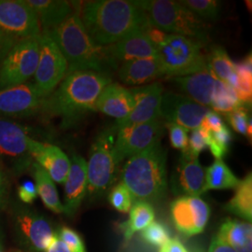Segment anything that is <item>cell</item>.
Listing matches in <instances>:
<instances>
[{
	"label": "cell",
	"instance_id": "d6986e66",
	"mask_svg": "<svg viewBox=\"0 0 252 252\" xmlns=\"http://www.w3.org/2000/svg\"><path fill=\"white\" fill-rule=\"evenodd\" d=\"M29 153L54 182L63 184L70 169V159L63 151L55 145L44 143L29 138Z\"/></svg>",
	"mask_w": 252,
	"mask_h": 252
},
{
	"label": "cell",
	"instance_id": "2e32d148",
	"mask_svg": "<svg viewBox=\"0 0 252 252\" xmlns=\"http://www.w3.org/2000/svg\"><path fill=\"white\" fill-rule=\"evenodd\" d=\"M210 108L202 106L182 94L163 93L161 118L166 124H175L186 130L197 129Z\"/></svg>",
	"mask_w": 252,
	"mask_h": 252
},
{
	"label": "cell",
	"instance_id": "d590c367",
	"mask_svg": "<svg viewBox=\"0 0 252 252\" xmlns=\"http://www.w3.org/2000/svg\"><path fill=\"white\" fill-rule=\"evenodd\" d=\"M140 237L145 243L160 248L170 239V234L166 226L162 222L153 220L140 232Z\"/></svg>",
	"mask_w": 252,
	"mask_h": 252
},
{
	"label": "cell",
	"instance_id": "bcb514c9",
	"mask_svg": "<svg viewBox=\"0 0 252 252\" xmlns=\"http://www.w3.org/2000/svg\"><path fill=\"white\" fill-rule=\"evenodd\" d=\"M9 193V177L3 164L0 163V208L7 203Z\"/></svg>",
	"mask_w": 252,
	"mask_h": 252
},
{
	"label": "cell",
	"instance_id": "b9f144b4",
	"mask_svg": "<svg viewBox=\"0 0 252 252\" xmlns=\"http://www.w3.org/2000/svg\"><path fill=\"white\" fill-rule=\"evenodd\" d=\"M37 195L38 194L35 182L27 180L19 186L18 196L23 203L27 205L32 204L36 200Z\"/></svg>",
	"mask_w": 252,
	"mask_h": 252
},
{
	"label": "cell",
	"instance_id": "ac0fdd59",
	"mask_svg": "<svg viewBox=\"0 0 252 252\" xmlns=\"http://www.w3.org/2000/svg\"><path fill=\"white\" fill-rule=\"evenodd\" d=\"M173 192L180 196H200L207 191L206 171L198 156L183 151L171 179Z\"/></svg>",
	"mask_w": 252,
	"mask_h": 252
},
{
	"label": "cell",
	"instance_id": "ee69618b",
	"mask_svg": "<svg viewBox=\"0 0 252 252\" xmlns=\"http://www.w3.org/2000/svg\"><path fill=\"white\" fill-rule=\"evenodd\" d=\"M18 41L0 28V63Z\"/></svg>",
	"mask_w": 252,
	"mask_h": 252
},
{
	"label": "cell",
	"instance_id": "4316f807",
	"mask_svg": "<svg viewBox=\"0 0 252 252\" xmlns=\"http://www.w3.org/2000/svg\"><path fill=\"white\" fill-rule=\"evenodd\" d=\"M30 168L35 180L37 194L45 207L54 213H63V204L59 197L54 180L36 162H32Z\"/></svg>",
	"mask_w": 252,
	"mask_h": 252
},
{
	"label": "cell",
	"instance_id": "f907efd6",
	"mask_svg": "<svg viewBox=\"0 0 252 252\" xmlns=\"http://www.w3.org/2000/svg\"><path fill=\"white\" fill-rule=\"evenodd\" d=\"M0 247H2V242H1V236H0Z\"/></svg>",
	"mask_w": 252,
	"mask_h": 252
},
{
	"label": "cell",
	"instance_id": "7bdbcfd3",
	"mask_svg": "<svg viewBox=\"0 0 252 252\" xmlns=\"http://www.w3.org/2000/svg\"><path fill=\"white\" fill-rule=\"evenodd\" d=\"M223 125L224 124L220 114L215 111L210 110L206 115V117L204 118L200 128L204 129L208 133H216L222 128Z\"/></svg>",
	"mask_w": 252,
	"mask_h": 252
},
{
	"label": "cell",
	"instance_id": "603a6c76",
	"mask_svg": "<svg viewBox=\"0 0 252 252\" xmlns=\"http://www.w3.org/2000/svg\"><path fill=\"white\" fill-rule=\"evenodd\" d=\"M34 9L39 21L41 33L47 32L59 26L62 22L78 12L80 4L64 0H25Z\"/></svg>",
	"mask_w": 252,
	"mask_h": 252
},
{
	"label": "cell",
	"instance_id": "9c48e42d",
	"mask_svg": "<svg viewBox=\"0 0 252 252\" xmlns=\"http://www.w3.org/2000/svg\"><path fill=\"white\" fill-rule=\"evenodd\" d=\"M39 59L34 75V84L42 97L54 92L67 74V63L54 39L41 33Z\"/></svg>",
	"mask_w": 252,
	"mask_h": 252
},
{
	"label": "cell",
	"instance_id": "5b68a950",
	"mask_svg": "<svg viewBox=\"0 0 252 252\" xmlns=\"http://www.w3.org/2000/svg\"><path fill=\"white\" fill-rule=\"evenodd\" d=\"M135 5L145 11L150 25L167 34L186 36L205 46L209 40L210 26L179 1L138 0Z\"/></svg>",
	"mask_w": 252,
	"mask_h": 252
},
{
	"label": "cell",
	"instance_id": "83f0119b",
	"mask_svg": "<svg viewBox=\"0 0 252 252\" xmlns=\"http://www.w3.org/2000/svg\"><path fill=\"white\" fill-rule=\"evenodd\" d=\"M207 69L212 73L216 79L224 81L231 87L236 85L235 63L232 61L225 50L220 46L213 47L206 56Z\"/></svg>",
	"mask_w": 252,
	"mask_h": 252
},
{
	"label": "cell",
	"instance_id": "ab89813d",
	"mask_svg": "<svg viewBox=\"0 0 252 252\" xmlns=\"http://www.w3.org/2000/svg\"><path fill=\"white\" fill-rule=\"evenodd\" d=\"M72 252H86L84 243L80 234L69 227H62L57 234Z\"/></svg>",
	"mask_w": 252,
	"mask_h": 252
},
{
	"label": "cell",
	"instance_id": "74e56055",
	"mask_svg": "<svg viewBox=\"0 0 252 252\" xmlns=\"http://www.w3.org/2000/svg\"><path fill=\"white\" fill-rule=\"evenodd\" d=\"M226 118L228 123L234 128V131L239 134L247 135L249 123L252 120V117L249 116L248 108L245 107L237 108L232 112L227 113Z\"/></svg>",
	"mask_w": 252,
	"mask_h": 252
},
{
	"label": "cell",
	"instance_id": "277c9868",
	"mask_svg": "<svg viewBox=\"0 0 252 252\" xmlns=\"http://www.w3.org/2000/svg\"><path fill=\"white\" fill-rule=\"evenodd\" d=\"M166 153L161 141L128 158L121 173L122 183L136 201L156 202L167 189Z\"/></svg>",
	"mask_w": 252,
	"mask_h": 252
},
{
	"label": "cell",
	"instance_id": "cb8c5ba5",
	"mask_svg": "<svg viewBox=\"0 0 252 252\" xmlns=\"http://www.w3.org/2000/svg\"><path fill=\"white\" fill-rule=\"evenodd\" d=\"M163 75L164 70L158 57L127 61L118 68L119 79L133 86L148 83Z\"/></svg>",
	"mask_w": 252,
	"mask_h": 252
},
{
	"label": "cell",
	"instance_id": "4fadbf2b",
	"mask_svg": "<svg viewBox=\"0 0 252 252\" xmlns=\"http://www.w3.org/2000/svg\"><path fill=\"white\" fill-rule=\"evenodd\" d=\"M0 28L17 41L41 36L36 12L25 0H0Z\"/></svg>",
	"mask_w": 252,
	"mask_h": 252
},
{
	"label": "cell",
	"instance_id": "8992f818",
	"mask_svg": "<svg viewBox=\"0 0 252 252\" xmlns=\"http://www.w3.org/2000/svg\"><path fill=\"white\" fill-rule=\"evenodd\" d=\"M115 135L112 126L100 132L91 146L87 162V194L91 200L105 195L117 179L120 163L113 153Z\"/></svg>",
	"mask_w": 252,
	"mask_h": 252
},
{
	"label": "cell",
	"instance_id": "816d5d0a",
	"mask_svg": "<svg viewBox=\"0 0 252 252\" xmlns=\"http://www.w3.org/2000/svg\"><path fill=\"white\" fill-rule=\"evenodd\" d=\"M0 252H2V250H0Z\"/></svg>",
	"mask_w": 252,
	"mask_h": 252
},
{
	"label": "cell",
	"instance_id": "7c38bea8",
	"mask_svg": "<svg viewBox=\"0 0 252 252\" xmlns=\"http://www.w3.org/2000/svg\"><path fill=\"white\" fill-rule=\"evenodd\" d=\"M162 124L160 118L146 124L117 129L113 145L117 162L120 163L160 141L163 133Z\"/></svg>",
	"mask_w": 252,
	"mask_h": 252
},
{
	"label": "cell",
	"instance_id": "7dc6e473",
	"mask_svg": "<svg viewBox=\"0 0 252 252\" xmlns=\"http://www.w3.org/2000/svg\"><path fill=\"white\" fill-rule=\"evenodd\" d=\"M158 252H189L188 249L178 238H170L167 242L160 247Z\"/></svg>",
	"mask_w": 252,
	"mask_h": 252
},
{
	"label": "cell",
	"instance_id": "ba28073f",
	"mask_svg": "<svg viewBox=\"0 0 252 252\" xmlns=\"http://www.w3.org/2000/svg\"><path fill=\"white\" fill-rule=\"evenodd\" d=\"M40 36L20 40L0 63V90L15 87L34 77L39 51Z\"/></svg>",
	"mask_w": 252,
	"mask_h": 252
},
{
	"label": "cell",
	"instance_id": "9a60e30c",
	"mask_svg": "<svg viewBox=\"0 0 252 252\" xmlns=\"http://www.w3.org/2000/svg\"><path fill=\"white\" fill-rule=\"evenodd\" d=\"M44 97L34 82L0 90V118H28L41 112Z\"/></svg>",
	"mask_w": 252,
	"mask_h": 252
},
{
	"label": "cell",
	"instance_id": "f6af8a7d",
	"mask_svg": "<svg viewBox=\"0 0 252 252\" xmlns=\"http://www.w3.org/2000/svg\"><path fill=\"white\" fill-rule=\"evenodd\" d=\"M145 32L149 37V39L151 40V42L153 43V46L156 48V50L162 45V43L164 42V40L166 39L167 36H168V34L165 33L164 31H162L157 27H152V26L148 27Z\"/></svg>",
	"mask_w": 252,
	"mask_h": 252
},
{
	"label": "cell",
	"instance_id": "44dd1931",
	"mask_svg": "<svg viewBox=\"0 0 252 252\" xmlns=\"http://www.w3.org/2000/svg\"><path fill=\"white\" fill-rule=\"evenodd\" d=\"M145 31L135 32L112 45L106 46L109 57L118 65L131 60L158 57L156 48Z\"/></svg>",
	"mask_w": 252,
	"mask_h": 252
},
{
	"label": "cell",
	"instance_id": "52a82bcc",
	"mask_svg": "<svg viewBox=\"0 0 252 252\" xmlns=\"http://www.w3.org/2000/svg\"><path fill=\"white\" fill-rule=\"evenodd\" d=\"M204 47L189 37L168 34L157 49L164 74L173 78L207 70V59L202 51Z\"/></svg>",
	"mask_w": 252,
	"mask_h": 252
},
{
	"label": "cell",
	"instance_id": "4dcf8cb0",
	"mask_svg": "<svg viewBox=\"0 0 252 252\" xmlns=\"http://www.w3.org/2000/svg\"><path fill=\"white\" fill-rule=\"evenodd\" d=\"M240 180L234 175L222 159H216L206 171V189H235Z\"/></svg>",
	"mask_w": 252,
	"mask_h": 252
},
{
	"label": "cell",
	"instance_id": "d4e9b609",
	"mask_svg": "<svg viewBox=\"0 0 252 252\" xmlns=\"http://www.w3.org/2000/svg\"><path fill=\"white\" fill-rule=\"evenodd\" d=\"M216 77L208 69L182 77H173L176 86L190 99L210 108L211 94Z\"/></svg>",
	"mask_w": 252,
	"mask_h": 252
},
{
	"label": "cell",
	"instance_id": "c3c4849f",
	"mask_svg": "<svg viewBox=\"0 0 252 252\" xmlns=\"http://www.w3.org/2000/svg\"><path fill=\"white\" fill-rule=\"evenodd\" d=\"M207 252H236L230 246L220 240L217 236L212 239Z\"/></svg>",
	"mask_w": 252,
	"mask_h": 252
},
{
	"label": "cell",
	"instance_id": "8d00e7d4",
	"mask_svg": "<svg viewBox=\"0 0 252 252\" xmlns=\"http://www.w3.org/2000/svg\"><path fill=\"white\" fill-rule=\"evenodd\" d=\"M108 200L111 206L122 213H128L134 205V197L122 182L114 186L109 192Z\"/></svg>",
	"mask_w": 252,
	"mask_h": 252
},
{
	"label": "cell",
	"instance_id": "8fae6325",
	"mask_svg": "<svg viewBox=\"0 0 252 252\" xmlns=\"http://www.w3.org/2000/svg\"><path fill=\"white\" fill-rule=\"evenodd\" d=\"M29 129L27 126L0 118V160L7 162L15 172L31 167L32 157L29 153Z\"/></svg>",
	"mask_w": 252,
	"mask_h": 252
},
{
	"label": "cell",
	"instance_id": "7402d4cb",
	"mask_svg": "<svg viewBox=\"0 0 252 252\" xmlns=\"http://www.w3.org/2000/svg\"><path fill=\"white\" fill-rule=\"evenodd\" d=\"M134 107L135 100L130 89L118 82H111L100 94L94 111H99L120 121L127 117Z\"/></svg>",
	"mask_w": 252,
	"mask_h": 252
},
{
	"label": "cell",
	"instance_id": "5bb4252c",
	"mask_svg": "<svg viewBox=\"0 0 252 252\" xmlns=\"http://www.w3.org/2000/svg\"><path fill=\"white\" fill-rule=\"evenodd\" d=\"M170 209L177 231L187 237L203 233L210 217L209 206L200 196H180Z\"/></svg>",
	"mask_w": 252,
	"mask_h": 252
},
{
	"label": "cell",
	"instance_id": "30bf717a",
	"mask_svg": "<svg viewBox=\"0 0 252 252\" xmlns=\"http://www.w3.org/2000/svg\"><path fill=\"white\" fill-rule=\"evenodd\" d=\"M16 234L31 252H45L57 234L45 217L27 207H17L13 211Z\"/></svg>",
	"mask_w": 252,
	"mask_h": 252
},
{
	"label": "cell",
	"instance_id": "d6a6232c",
	"mask_svg": "<svg viewBox=\"0 0 252 252\" xmlns=\"http://www.w3.org/2000/svg\"><path fill=\"white\" fill-rule=\"evenodd\" d=\"M235 73L237 77L234 89L236 95L244 106L252 105V58L248 55L242 62L235 63Z\"/></svg>",
	"mask_w": 252,
	"mask_h": 252
},
{
	"label": "cell",
	"instance_id": "ffe728a7",
	"mask_svg": "<svg viewBox=\"0 0 252 252\" xmlns=\"http://www.w3.org/2000/svg\"><path fill=\"white\" fill-rule=\"evenodd\" d=\"M64 185L63 213L74 216L87 194V161L79 154H73L70 159V169Z\"/></svg>",
	"mask_w": 252,
	"mask_h": 252
},
{
	"label": "cell",
	"instance_id": "484cf974",
	"mask_svg": "<svg viewBox=\"0 0 252 252\" xmlns=\"http://www.w3.org/2000/svg\"><path fill=\"white\" fill-rule=\"evenodd\" d=\"M216 236L236 252H252V221L226 219Z\"/></svg>",
	"mask_w": 252,
	"mask_h": 252
},
{
	"label": "cell",
	"instance_id": "836d02e7",
	"mask_svg": "<svg viewBox=\"0 0 252 252\" xmlns=\"http://www.w3.org/2000/svg\"><path fill=\"white\" fill-rule=\"evenodd\" d=\"M179 2L205 22H214L220 17V3L216 0H182Z\"/></svg>",
	"mask_w": 252,
	"mask_h": 252
},
{
	"label": "cell",
	"instance_id": "e0dca14e",
	"mask_svg": "<svg viewBox=\"0 0 252 252\" xmlns=\"http://www.w3.org/2000/svg\"><path fill=\"white\" fill-rule=\"evenodd\" d=\"M135 100V107L127 117L117 121L114 129L126 126H136L161 118L163 87L160 82L130 89Z\"/></svg>",
	"mask_w": 252,
	"mask_h": 252
},
{
	"label": "cell",
	"instance_id": "f546056e",
	"mask_svg": "<svg viewBox=\"0 0 252 252\" xmlns=\"http://www.w3.org/2000/svg\"><path fill=\"white\" fill-rule=\"evenodd\" d=\"M230 213L242 218L246 221H252V176L248 174L240 180L235 188V193L225 206Z\"/></svg>",
	"mask_w": 252,
	"mask_h": 252
},
{
	"label": "cell",
	"instance_id": "3957f363",
	"mask_svg": "<svg viewBox=\"0 0 252 252\" xmlns=\"http://www.w3.org/2000/svg\"><path fill=\"white\" fill-rule=\"evenodd\" d=\"M42 33L51 36L62 52L67 63V74L95 71L111 76L119 68L109 57L107 47L98 45L92 39L77 11L54 29Z\"/></svg>",
	"mask_w": 252,
	"mask_h": 252
},
{
	"label": "cell",
	"instance_id": "e575fe53",
	"mask_svg": "<svg viewBox=\"0 0 252 252\" xmlns=\"http://www.w3.org/2000/svg\"><path fill=\"white\" fill-rule=\"evenodd\" d=\"M232 140V132L225 125H223L219 132L209 133L207 147L216 159H222L228 153Z\"/></svg>",
	"mask_w": 252,
	"mask_h": 252
},
{
	"label": "cell",
	"instance_id": "6da1fadb",
	"mask_svg": "<svg viewBox=\"0 0 252 252\" xmlns=\"http://www.w3.org/2000/svg\"><path fill=\"white\" fill-rule=\"evenodd\" d=\"M81 22L92 39L109 46L150 27L147 14L134 1L94 0L80 4Z\"/></svg>",
	"mask_w": 252,
	"mask_h": 252
},
{
	"label": "cell",
	"instance_id": "f1b7e54d",
	"mask_svg": "<svg viewBox=\"0 0 252 252\" xmlns=\"http://www.w3.org/2000/svg\"><path fill=\"white\" fill-rule=\"evenodd\" d=\"M155 218V212L151 203L135 201L129 211L128 220L123 222L120 228L126 240H130L135 233L141 232L150 225Z\"/></svg>",
	"mask_w": 252,
	"mask_h": 252
},
{
	"label": "cell",
	"instance_id": "7a4b0ae2",
	"mask_svg": "<svg viewBox=\"0 0 252 252\" xmlns=\"http://www.w3.org/2000/svg\"><path fill=\"white\" fill-rule=\"evenodd\" d=\"M112 82L108 74L95 71L68 73L47 96L41 108L46 116L59 117L62 127L71 128L94 111L95 103L106 86Z\"/></svg>",
	"mask_w": 252,
	"mask_h": 252
},
{
	"label": "cell",
	"instance_id": "60d3db41",
	"mask_svg": "<svg viewBox=\"0 0 252 252\" xmlns=\"http://www.w3.org/2000/svg\"><path fill=\"white\" fill-rule=\"evenodd\" d=\"M208 135V132L200 127L192 130L189 136L188 145V150L189 152L196 156H199V154L207 148Z\"/></svg>",
	"mask_w": 252,
	"mask_h": 252
},
{
	"label": "cell",
	"instance_id": "681fc988",
	"mask_svg": "<svg viewBox=\"0 0 252 252\" xmlns=\"http://www.w3.org/2000/svg\"><path fill=\"white\" fill-rule=\"evenodd\" d=\"M45 252H72L68 247L63 243V241L58 237V235L55 237L54 242L51 244V246L47 249Z\"/></svg>",
	"mask_w": 252,
	"mask_h": 252
},
{
	"label": "cell",
	"instance_id": "f35d334b",
	"mask_svg": "<svg viewBox=\"0 0 252 252\" xmlns=\"http://www.w3.org/2000/svg\"><path fill=\"white\" fill-rule=\"evenodd\" d=\"M166 126L169 130V138L172 147L182 152L187 150L189 145L188 130L175 124H166Z\"/></svg>",
	"mask_w": 252,
	"mask_h": 252
},
{
	"label": "cell",
	"instance_id": "1f68e13d",
	"mask_svg": "<svg viewBox=\"0 0 252 252\" xmlns=\"http://www.w3.org/2000/svg\"><path fill=\"white\" fill-rule=\"evenodd\" d=\"M241 107L245 106L238 99L234 88L224 81L217 79L211 94L210 108L217 113L222 112L227 114Z\"/></svg>",
	"mask_w": 252,
	"mask_h": 252
}]
</instances>
